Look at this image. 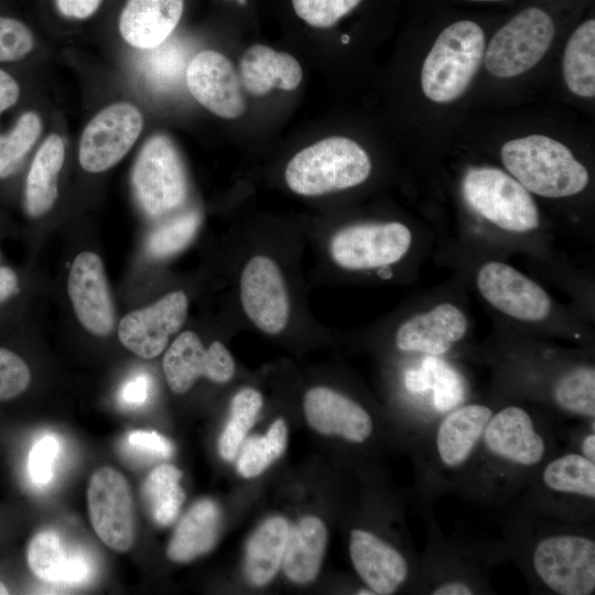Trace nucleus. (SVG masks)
Segmentation results:
<instances>
[{"instance_id":"ea45409f","label":"nucleus","mask_w":595,"mask_h":595,"mask_svg":"<svg viewBox=\"0 0 595 595\" xmlns=\"http://www.w3.org/2000/svg\"><path fill=\"white\" fill-rule=\"evenodd\" d=\"M125 451L134 458L151 462L169 458L173 454V445L155 431L134 430L126 436Z\"/></svg>"},{"instance_id":"20e7f679","label":"nucleus","mask_w":595,"mask_h":595,"mask_svg":"<svg viewBox=\"0 0 595 595\" xmlns=\"http://www.w3.org/2000/svg\"><path fill=\"white\" fill-rule=\"evenodd\" d=\"M463 193L473 209L504 230L527 232L540 224L539 210L529 191L499 169L468 170L463 180Z\"/></svg>"},{"instance_id":"09e8293b","label":"nucleus","mask_w":595,"mask_h":595,"mask_svg":"<svg viewBox=\"0 0 595 595\" xmlns=\"http://www.w3.org/2000/svg\"><path fill=\"white\" fill-rule=\"evenodd\" d=\"M7 587L0 582V595L8 594Z\"/></svg>"},{"instance_id":"f704fd0d","label":"nucleus","mask_w":595,"mask_h":595,"mask_svg":"<svg viewBox=\"0 0 595 595\" xmlns=\"http://www.w3.org/2000/svg\"><path fill=\"white\" fill-rule=\"evenodd\" d=\"M41 132V117L34 111H26L8 133L0 136V178L10 176L20 167Z\"/></svg>"},{"instance_id":"f03ea898","label":"nucleus","mask_w":595,"mask_h":595,"mask_svg":"<svg viewBox=\"0 0 595 595\" xmlns=\"http://www.w3.org/2000/svg\"><path fill=\"white\" fill-rule=\"evenodd\" d=\"M370 172V158L356 141L329 137L298 152L286 164L284 178L292 192L320 196L357 186Z\"/></svg>"},{"instance_id":"c03bdc74","label":"nucleus","mask_w":595,"mask_h":595,"mask_svg":"<svg viewBox=\"0 0 595 595\" xmlns=\"http://www.w3.org/2000/svg\"><path fill=\"white\" fill-rule=\"evenodd\" d=\"M20 97L18 82L6 71L0 68V115L15 105Z\"/></svg>"},{"instance_id":"8fccbe9b","label":"nucleus","mask_w":595,"mask_h":595,"mask_svg":"<svg viewBox=\"0 0 595 595\" xmlns=\"http://www.w3.org/2000/svg\"><path fill=\"white\" fill-rule=\"evenodd\" d=\"M342 42H343V43H347V42H348V36H347V35H344V36L342 37Z\"/></svg>"},{"instance_id":"423d86ee","label":"nucleus","mask_w":595,"mask_h":595,"mask_svg":"<svg viewBox=\"0 0 595 595\" xmlns=\"http://www.w3.org/2000/svg\"><path fill=\"white\" fill-rule=\"evenodd\" d=\"M554 34L553 20L545 11L524 9L493 36L484 52L485 66L499 78L523 74L544 56Z\"/></svg>"},{"instance_id":"6e6552de","label":"nucleus","mask_w":595,"mask_h":595,"mask_svg":"<svg viewBox=\"0 0 595 595\" xmlns=\"http://www.w3.org/2000/svg\"><path fill=\"white\" fill-rule=\"evenodd\" d=\"M87 505L98 538L113 551L128 552L136 541V513L126 477L110 466L97 468L89 478Z\"/></svg>"},{"instance_id":"b1692460","label":"nucleus","mask_w":595,"mask_h":595,"mask_svg":"<svg viewBox=\"0 0 595 595\" xmlns=\"http://www.w3.org/2000/svg\"><path fill=\"white\" fill-rule=\"evenodd\" d=\"M220 510L208 498L196 501L177 523L169 542L167 558L186 563L209 552L218 540Z\"/></svg>"},{"instance_id":"f8f14e48","label":"nucleus","mask_w":595,"mask_h":595,"mask_svg":"<svg viewBox=\"0 0 595 595\" xmlns=\"http://www.w3.org/2000/svg\"><path fill=\"white\" fill-rule=\"evenodd\" d=\"M163 371L174 393L188 391L204 377L216 383L228 382L235 374V361L229 350L216 340L207 348L192 331L181 333L163 357Z\"/></svg>"},{"instance_id":"7c9ffc66","label":"nucleus","mask_w":595,"mask_h":595,"mask_svg":"<svg viewBox=\"0 0 595 595\" xmlns=\"http://www.w3.org/2000/svg\"><path fill=\"white\" fill-rule=\"evenodd\" d=\"M71 551H67L57 532L39 531L31 539L26 560L32 573L43 582L63 584Z\"/></svg>"},{"instance_id":"7ed1b4c3","label":"nucleus","mask_w":595,"mask_h":595,"mask_svg":"<svg viewBox=\"0 0 595 595\" xmlns=\"http://www.w3.org/2000/svg\"><path fill=\"white\" fill-rule=\"evenodd\" d=\"M485 52V34L474 21H457L435 40L421 71L424 95L434 102H451L469 86Z\"/></svg>"},{"instance_id":"1a4fd4ad","label":"nucleus","mask_w":595,"mask_h":595,"mask_svg":"<svg viewBox=\"0 0 595 595\" xmlns=\"http://www.w3.org/2000/svg\"><path fill=\"white\" fill-rule=\"evenodd\" d=\"M410 229L399 221L365 223L338 230L329 241L333 261L347 270L391 266L409 250Z\"/></svg>"},{"instance_id":"39448f33","label":"nucleus","mask_w":595,"mask_h":595,"mask_svg":"<svg viewBox=\"0 0 595 595\" xmlns=\"http://www.w3.org/2000/svg\"><path fill=\"white\" fill-rule=\"evenodd\" d=\"M132 186L140 206L152 217L169 214L184 203L186 175L170 138L155 134L143 144L133 166Z\"/></svg>"},{"instance_id":"a878e982","label":"nucleus","mask_w":595,"mask_h":595,"mask_svg":"<svg viewBox=\"0 0 595 595\" xmlns=\"http://www.w3.org/2000/svg\"><path fill=\"white\" fill-rule=\"evenodd\" d=\"M326 541L327 531L321 519H301L289 532L282 559L286 576L301 584L313 581L321 569Z\"/></svg>"},{"instance_id":"aec40b11","label":"nucleus","mask_w":595,"mask_h":595,"mask_svg":"<svg viewBox=\"0 0 595 595\" xmlns=\"http://www.w3.org/2000/svg\"><path fill=\"white\" fill-rule=\"evenodd\" d=\"M467 331L463 312L451 303L416 314L401 324L396 345L402 351H418L439 356L448 351Z\"/></svg>"},{"instance_id":"6ab92c4d","label":"nucleus","mask_w":595,"mask_h":595,"mask_svg":"<svg viewBox=\"0 0 595 595\" xmlns=\"http://www.w3.org/2000/svg\"><path fill=\"white\" fill-rule=\"evenodd\" d=\"M303 407L309 424L324 435L363 443L372 432L370 414L359 403L327 387L310 389Z\"/></svg>"},{"instance_id":"c85d7f7f","label":"nucleus","mask_w":595,"mask_h":595,"mask_svg":"<svg viewBox=\"0 0 595 595\" xmlns=\"http://www.w3.org/2000/svg\"><path fill=\"white\" fill-rule=\"evenodd\" d=\"M182 472L170 464H162L150 472L141 486L144 506L155 523L169 526L177 517L185 493L180 485Z\"/></svg>"},{"instance_id":"f3484780","label":"nucleus","mask_w":595,"mask_h":595,"mask_svg":"<svg viewBox=\"0 0 595 595\" xmlns=\"http://www.w3.org/2000/svg\"><path fill=\"white\" fill-rule=\"evenodd\" d=\"M482 439L494 457L512 466H536L547 453L545 440L531 415L517 405L494 413Z\"/></svg>"},{"instance_id":"e433bc0d","label":"nucleus","mask_w":595,"mask_h":595,"mask_svg":"<svg viewBox=\"0 0 595 595\" xmlns=\"http://www.w3.org/2000/svg\"><path fill=\"white\" fill-rule=\"evenodd\" d=\"M299 18L314 28H329L353 11L361 0H291Z\"/></svg>"},{"instance_id":"2f4dec72","label":"nucleus","mask_w":595,"mask_h":595,"mask_svg":"<svg viewBox=\"0 0 595 595\" xmlns=\"http://www.w3.org/2000/svg\"><path fill=\"white\" fill-rule=\"evenodd\" d=\"M262 397L252 388L238 391L230 403V418L220 435L218 451L226 461H232L262 407Z\"/></svg>"},{"instance_id":"bb28decb","label":"nucleus","mask_w":595,"mask_h":595,"mask_svg":"<svg viewBox=\"0 0 595 595\" xmlns=\"http://www.w3.org/2000/svg\"><path fill=\"white\" fill-rule=\"evenodd\" d=\"M290 532L286 520L272 517L261 523L250 538L245 560L248 581L262 586L277 574L284 555Z\"/></svg>"},{"instance_id":"a211bd4d","label":"nucleus","mask_w":595,"mask_h":595,"mask_svg":"<svg viewBox=\"0 0 595 595\" xmlns=\"http://www.w3.org/2000/svg\"><path fill=\"white\" fill-rule=\"evenodd\" d=\"M349 555L357 574L374 594H393L408 578L409 565L403 554L370 531L351 530Z\"/></svg>"},{"instance_id":"de8ad7c7","label":"nucleus","mask_w":595,"mask_h":595,"mask_svg":"<svg viewBox=\"0 0 595 595\" xmlns=\"http://www.w3.org/2000/svg\"><path fill=\"white\" fill-rule=\"evenodd\" d=\"M581 454L587 459L595 462V434H587L581 445Z\"/></svg>"},{"instance_id":"37998d69","label":"nucleus","mask_w":595,"mask_h":595,"mask_svg":"<svg viewBox=\"0 0 595 595\" xmlns=\"http://www.w3.org/2000/svg\"><path fill=\"white\" fill-rule=\"evenodd\" d=\"M102 0H56L60 12L73 19H86L93 15Z\"/></svg>"},{"instance_id":"5701e85b","label":"nucleus","mask_w":595,"mask_h":595,"mask_svg":"<svg viewBox=\"0 0 595 595\" xmlns=\"http://www.w3.org/2000/svg\"><path fill=\"white\" fill-rule=\"evenodd\" d=\"M239 67L242 86L256 96L266 95L272 88L293 90L303 76L300 63L292 55L262 44L250 46Z\"/></svg>"},{"instance_id":"412c9836","label":"nucleus","mask_w":595,"mask_h":595,"mask_svg":"<svg viewBox=\"0 0 595 595\" xmlns=\"http://www.w3.org/2000/svg\"><path fill=\"white\" fill-rule=\"evenodd\" d=\"M183 10L184 0H127L119 17V32L133 47H158L174 31Z\"/></svg>"},{"instance_id":"9b49d317","label":"nucleus","mask_w":595,"mask_h":595,"mask_svg":"<svg viewBox=\"0 0 595 595\" xmlns=\"http://www.w3.org/2000/svg\"><path fill=\"white\" fill-rule=\"evenodd\" d=\"M242 310L250 322L269 335L281 333L290 317V300L281 269L264 255L245 264L239 282Z\"/></svg>"},{"instance_id":"cd10ccee","label":"nucleus","mask_w":595,"mask_h":595,"mask_svg":"<svg viewBox=\"0 0 595 595\" xmlns=\"http://www.w3.org/2000/svg\"><path fill=\"white\" fill-rule=\"evenodd\" d=\"M567 88L581 97L595 96V21L587 20L571 35L563 56Z\"/></svg>"},{"instance_id":"393cba45","label":"nucleus","mask_w":595,"mask_h":595,"mask_svg":"<svg viewBox=\"0 0 595 595\" xmlns=\"http://www.w3.org/2000/svg\"><path fill=\"white\" fill-rule=\"evenodd\" d=\"M64 159L63 139L58 134H50L34 155L26 176L24 206L29 216L41 217L54 205L58 194V174Z\"/></svg>"},{"instance_id":"603ef678","label":"nucleus","mask_w":595,"mask_h":595,"mask_svg":"<svg viewBox=\"0 0 595 595\" xmlns=\"http://www.w3.org/2000/svg\"><path fill=\"white\" fill-rule=\"evenodd\" d=\"M239 3L244 4L246 0H237Z\"/></svg>"},{"instance_id":"4c0bfd02","label":"nucleus","mask_w":595,"mask_h":595,"mask_svg":"<svg viewBox=\"0 0 595 595\" xmlns=\"http://www.w3.org/2000/svg\"><path fill=\"white\" fill-rule=\"evenodd\" d=\"M31 382L26 363L15 353L0 347V401L22 394Z\"/></svg>"},{"instance_id":"f257e3e1","label":"nucleus","mask_w":595,"mask_h":595,"mask_svg":"<svg viewBox=\"0 0 595 595\" xmlns=\"http://www.w3.org/2000/svg\"><path fill=\"white\" fill-rule=\"evenodd\" d=\"M501 160L524 188L543 197L572 196L588 184L586 167L566 145L547 136L532 134L506 142Z\"/></svg>"},{"instance_id":"72a5a7b5","label":"nucleus","mask_w":595,"mask_h":595,"mask_svg":"<svg viewBox=\"0 0 595 595\" xmlns=\"http://www.w3.org/2000/svg\"><path fill=\"white\" fill-rule=\"evenodd\" d=\"M553 397L564 411L587 418L595 415V370L589 366L576 367L555 383Z\"/></svg>"},{"instance_id":"ddd939ff","label":"nucleus","mask_w":595,"mask_h":595,"mask_svg":"<svg viewBox=\"0 0 595 595\" xmlns=\"http://www.w3.org/2000/svg\"><path fill=\"white\" fill-rule=\"evenodd\" d=\"M188 311V299L173 291L150 306L125 315L118 327L121 344L134 355L152 359L167 346L170 337L183 326Z\"/></svg>"},{"instance_id":"0eeeda50","label":"nucleus","mask_w":595,"mask_h":595,"mask_svg":"<svg viewBox=\"0 0 595 595\" xmlns=\"http://www.w3.org/2000/svg\"><path fill=\"white\" fill-rule=\"evenodd\" d=\"M540 581L559 595H591L595 591L594 539L575 533L544 537L532 552Z\"/></svg>"},{"instance_id":"473e14b6","label":"nucleus","mask_w":595,"mask_h":595,"mask_svg":"<svg viewBox=\"0 0 595 595\" xmlns=\"http://www.w3.org/2000/svg\"><path fill=\"white\" fill-rule=\"evenodd\" d=\"M288 430L282 419L275 420L263 436L249 439L237 462L240 475L258 476L278 459L286 447Z\"/></svg>"},{"instance_id":"a19ab883","label":"nucleus","mask_w":595,"mask_h":595,"mask_svg":"<svg viewBox=\"0 0 595 595\" xmlns=\"http://www.w3.org/2000/svg\"><path fill=\"white\" fill-rule=\"evenodd\" d=\"M58 453L60 441L55 434L46 433L33 444L29 455V473L33 483L44 486L51 482Z\"/></svg>"},{"instance_id":"9d476101","label":"nucleus","mask_w":595,"mask_h":595,"mask_svg":"<svg viewBox=\"0 0 595 595\" xmlns=\"http://www.w3.org/2000/svg\"><path fill=\"white\" fill-rule=\"evenodd\" d=\"M143 127L140 110L129 102H115L101 109L85 127L78 159L90 173L118 163L137 141Z\"/></svg>"},{"instance_id":"4468645a","label":"nucleus","mask_w":595,"mask_h":595,"mask_svg":"<svg viewBox=\"0 0 595 595\" xmlns=\"http://www.w3.org/2000/svg\"><path fill=\"white\" fill-rule=\"evenodd\" d=\"M483 298L501 313L528 322L544 320L551 310L547 292L509 264L490 261L477 273Z\"/></svg>"},{"instance_id":"79ce46f5","label":"nucleus","mask_w":595,"mask_h":595,"mask_svg":"<svg viewBox=\"0 0 595 595\" xmlns=\"http://www.w3.org/2000/svg\"><path fill=\"white\" fill-rule=\"evenodd\" d=\"M152 389L151 376L139 372L129 378L119 391V401L127 408H139L147 403Z\"/></svg>"},{"instance_id":"c756f323","label":"nucleus","mask_w":595,"mask_h":595,"mask_svg":"<svg viewBox=\"0 0 595 595\" xmlns=\"http://www.w3.org/2000/svg\"><path fill=\"white\" fill-rule=\"evenodd\" d=\"M547 488L562 494L595 498V462L567 453L550 461L542 472Z\"/></svg>"},{"instance_id":"3c124183","label":"nucleus","mask_w":595,"mask_h":595,"mask_svg":"<svg viewBox=\"0 0 595 595\" xmlns=\"http://www.w3.org/2000/svg\"><path fill=\"white\" fill-rule=\"evenodd\" d=\"M472 1H502V0H472Z\"/></svg>"},{"instance_id":"c9c22d12","label":"nucleus","mask_w":595,"mask_h":595,"mask_svg":"<svg viewBox=\"0 0 595 595\" xmlns=\"http://www.w3.org/2000/svg\"><path fill=\"white\" fill-rule=\"evenodd\" d=\"M199 221L201 217L196 212H187L162 224L148 238L149 255L163 259L177 253L194 238Z\"/></svg>"},{"instance_id":"58836bf2","label":"nucleus","mask_w":595,"mask_h":595,"mask_svg":"<svg viewBox=\"0 0 595 595\" xmlns=\"http://www.w3.org/2000/svg\"><path fill=\"white\" fill-rule=\"evenodd\" d=\"M33 45V34L23 22L0 17V62L21 60L32 51Z\"/></svg>"},{"instance_id":"2eb2a0df","label":"nucleus","mask_w":595,"mask_h":595,"mask_svg":"<svg viewBox=\"0 0 595 595\" xmlns=\"http://www.w3.org/2000/svg\"><path fill=\"white\" fill-rule=\"evenodd\" d=\"M185 80L192 96L207 110L226 119L246 109L239 78L231 62L221 53L206 50L188 63Z\"/></svg>"},{"instance_id":"dca6fc26","label":"nucleus","mask_w":595,"mask_h":595,"mask_svg":"<svg viewBox=\"0 0 595 595\" xmlns=\"http://www.w3.org/2000/svg\"><path fill=\"white\" fill-rule=\"evenodd\" d=\"M67 292L80 324L97 336L109 335L115 326V309L101 259L90 251L74 260Z\"/></svg>"},{"instance_id":"4be33fe9","label":"nucleus","mask_w":595,"mask_h":595,"mask_svg":"<svg viewBox=\"0 0 595 595\" xmlns=\"http://www.w3.org/2000/svg\"><path fill=\"white\" fill-rule=\"evenodd\" d=\"M493 414L489 407L472 403L457 408L440 422L435 452L445 468L457 469L466 464Z\"/></svg>"},{"instance_id":"49530a36","label":"nucleus","mask_w":595,"mask_h":595,"mask_svg":"<svg viewBox=\"0 0 595 595\" xmlns=\"http://www.w3.org/2000/svg\"><path fill=\"white\" fill-rule=\"evenodd\" d=\"M474 593L473 587L463 581L441 583L431 591L433 595H470Z\"/></svg>"},{"instance_id":"a18cd8bd","label":"nucleus","mask_w":595,"mask_h":595,"mask_svg":"<svg viewBox=\"0 0 595 595\" xmlns=\"http://www.w3.org/2000/svg\"><path fill=\"white\" fill-rule=\"evenodd\" d=\"M18 290V277L9 267H0V304Z\"/></svg>"}]
</instances>
